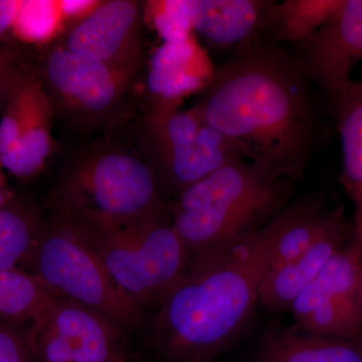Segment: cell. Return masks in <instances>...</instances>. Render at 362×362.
I'll use <instances>...</instances> for the list:
<instances>
[{
  "instance_id": "1",
  "label": "cell",
  "mask_w": 362,
  "mask_h": 362,
  "mask_svg": "<svg viewBox=\"0 0 362 362\" xmlns=\"http://www.w3.org/2000/svg\"><path fill=\"white\" fill-rule=\"evenodd\" d=\"M312 85L293 51L257 33L233 47L192 109L247 160L295 183L318 138Z\"/></svg>"
},
{
  "instance_id": "2",
  "label": "cell",
  "mask_w": 362,
  "mask_h": 362,
  "mask_svg": "<svg viewBox=\"0 0 362 362\" xmlns=\"http://www.w3.org/2000/svg\"><path fill=\"white\" fill-rule=\"evenodd\" d=\"M295 202L220 258L188 262L162 298L149 333L159 362H214L242 334L259 301L279 237Z\"/></svg>"
},
{
  "instance_id": "3",
  "label": "cell",
  "mask_w": 362,
  "mask_h": 362,
  "mask_svg": "<svg viewBox=\"0 0 362 362\" xmlns=\"http://www.w3.org/2000/svg\"><path fill=\"white\" fill-rule=\"evenodd\" d=\"M293 187L239 157L181 192L170 218L187 263L220 258L268 225L289 206Z\"/></svg>"
},
{
  "instance_id": "4",
  "label": "cell",
  "mask_w": 362,
  "mask_h": 362,
  "mask_svg": "<svg viewBox=\"0 0 362 362\" xmlns=\"http://www.w3.org/2000/svg\"><path fill=\"white\" fill-rule=\"evenodd\" d=\"M66 216L143 310L156 309L187 268V250L164 211L123 221Z\"/></svg>"
},
{
  "instance_id": "5",
  "label": "cell",
  "mask_w": 362,
  "mask_h": 362,
  "mask_svg": "<svg viewBox=\"0 0 362 362\" xmlns=\"http://www.w3.org/2000/svg\"><path fill=\"white\" fill-rule=\"evenodd\" d=\"M156 175L139 150L97 145L66 166L52 197L54 211L123 221L164 211Z\"/></svg>"
},
{
  "instance_id": "6",
  "label": "cell",
  "mask_w": 362,
  "mask_h": 362,
  "mask_svg": "<svg viewBox=\"0 0 362 362\" xmlns=\"http://www.w3.org/2000/svg\"><path fill=\"white\" fill-rule=\"evenodd\" d=\"M23 270L58 296L86 305L126 334L141 327L144 314L117 284L70 216L54 211Z\"/></svg>"
},
{
  "instance_id": "7",
  "label": "cell",
  "mask_w": 362,
  "mask_h": 362,
  "mask_svg": "<svg viewBox=\"0 0 362 362\" xmlns=\"http://www.w3.org/2000/svg\"><path fill=\"white\" fill-rule=\"evenodd\" d=\"M139 145L160 192L175 195L228 161L244 157L233 143L206 125L192 108H149L143 119Z\"/></svg>"
},
{
  "instance_id": "8",
  "label": "cell",
  "mask_w": 362,
  "mask_h": 362,
  "mask_svg": "<svg viewBox=\"0 0 362 362\" xmlns=\"http://www.w3.org/2000/svg\"><path fill=\"white\" fill-rule=\"evenodd\" d=\"M39 75L54 115L83 128L120 120L135 80L58 44L45 49Z\"/></svg>"
},
{
  "instance_id": "9",
  "label": "cell",
  "mask_w": 362,
  "mask_h": 362,
  "mask_svg": "<svg viewBox=\"0 0 362 362\" xmlns=\"http://www.w3.org/2000/svg\"><path fill=\"white\" fill-rule=\"evenodd\" d=\"M125 335L99 312L56 295L23 338L33 362H132Z\"/></svg>"
},
{
  "instance_id": "10",
  "label": "cell",
  "mask_w": 362,
  "mask_h": 362,
  "mask_svg": "<svg viewBox=\"0 0 362 362\" xmlns=\"http://www.w3.org/2000/svg\"><path fill=\"white\" fill-rule=\"evenodd\" d=\"M141 16L139 2H98L69 25L58 45L135 78L143 61Z\"/></svg>"
},
{
  "instance_id": "11",
  "label": "cell",
  "mask_w": 362,
  "mask_h": 362,
  "mask_svg": "<svg viewBox=\"0 0 362 362\" xmlns=\"http://www.w3.org/2000/svg\"><path fill=\"white\" fill-rule=\"evenodd\" d=\"M312 84L329 101L351 82L362 59V0H342L329 20L293 51Z\"/></svg>"
},
{
  "instance_id": "12",
  "label": "cell",
  "mask_w": 362,
  "mask_h": 362,
  "mask_svg": "<svg viewBox=\"0 0 362 362\" xmlns=\"http://www.w3.org/2000/svg\"><path fill=\"white\" fill-rule=\"evenodd\" d=\"M349 230L344 211L338 207L325 232L308 251L289 263L268 269L259 285V301L272 311L291 309L328 261L346 246Z\"/></svg>"
},
{
  "instance_id": "13",
  "label": "cell",
  "mask_w": 362,
  "mask_h": 362,
  "mask_svg": "<svg viewBox=\"0 0 362 362\" xmlns=\"http://www.w3.org/2000/svg\"><path fill=\"white\" fill-rule=\"evenodd\" d=\"M273 1L189 0L192 30L216 47H237L265 30Z\"/></svg>"
},
{
  "instance_id": "14",
  "label": "cell",
  "mask_w": 362,
  "mask_h": 362,
  "mask_svg": "<svg viewBox=\"0 0 362 362\" xmlns=\"http://www.w3.org/2000/svg\"><path fill=\"white\" fill-rule=\"evenodd\" d=\"M254 362H362V342L272 329L259 339Z\"/></svg>"
},
{
  "instance_id": "15",
  "label": "cell",
  "mask_w": 362,
  "mask_h": 362,
  "mask_svg": "<svg viewBox=\"0 0 362 362\" xmlns=\"http://www.w3.org/2000/svg\"><path fill=\"white\" fill-rule=\"evenodd\" d=\"M342 148L340 180L356 213H362V78L330 100Z\"/></svg>"
},
{
  "instance_id": "16",
  "label": "cell",
  "mask_w": 362,
  "mask_h": 362,
  "mask_svg": "<svg viewBox=\"0 0 362 362\" xmlns=\"http://www.w3.org/2000/svg\"><path fill=\"white\" fill-rule=\"evenodd\" d=\"M194 56L190 39L165 42L152 54L146 80L150 107H177L183 95L201 85V78L190 70Z\"/></svg>"
},
{
  "instance_id": "17",
  "label": "cell",
  "mask_w": 362,
  "mask_h": 362,
  "mask_svg": "<svg viewBox=\"0 0 362 362\" xmlns=\"http://www.w3.org/2000/svg\"><path fill=\"white\" fill-rule=\"evenodd\" d=\"M54 116L42 83L21 137L13 149L0 158L4 170L21 178L30 177L42 170L54 148L52 135Z\"/></svg>"
},
{
  "instance_id": "18",
  "label": "cell",
  "mask_w": 362,
  "mask_h": 362,
  "mask_svg": "<svg viewBox=\"0 0 362 362\" xmlns=\"http://www.w3.org/2000/svg\"><path fill=\"white\" fill-rule=\"evenodd\" d=\"M342 0H285L273 2L265 30L272 42L297 45L310 37L341 6Z\"/></svg>"
},
{
  "instance_id": "19",
  "label": "cell",
  "mask_w": 362,
  "mask_h": 362,
  "mask_svg": "<svg viewBox=\"0 0 362 362\" xmlns=\"http://www.w3.org/2000/svg\"><path fill=\"white\" fill-rule=\"evenodd\" d=\"M361 270V247L354 240L328 261L315 280L295 300L291 307L294 319L322 297L342 296L357 300Z\"/></svg>"
},
{
  "instance_id": "20",
  "label": "cell",
  "mask_w": 362,
  "mask_h": 362,
  "mask_svg": "<svg viewBox=\"0 0 362 362\" xmlns=\"http://www.w3.org/2000/svg\"><path fill=\"white\" fill-rule=\"evenodd\" d=\"M44 218L25 202L0 207V271L23 270L39 240Z\"/></svg>"
},
{
  "instance_id": "21",
  "label": "cell",
  "mask_w": 362,
  "mask_h": 362,
  "mask_svg": "<svg viewBox=\"0 0 362 362\" xmlns=\"http://www.w3.org/2000/svg\"><path fill=\"white\" fill-rule=\"evenodd\" d=\"M294 321L302 332L361 342L362 309L354 298H320Z\"/></svg>"
},
{
  "instance_id": "22",
  "label": "cell",
  "mask_w": 362,
  "mask_h": 362,
  "mask_svg": "<svg viewBox=\"0 0 362 362\" xmlns=\"http://www.w3.org/2000/svg\"><path fill=\"white\" fill-rule=\"evenodd\" d=\"M54 296L28 272L0 271V324L32 323Z\"/></svg>"
},
{
  "instance_id": "23",
  "label": "cell",
  "mask_w": 362,
  "mask_h": 362,
  "mask_svg": "<svg viewBox=\"0 0 362 362\" xmlns=\"http://www.w3.org/2000/svg\"><path fill=\"white\" fill-rule=\"evenodd\" d=\"M40 84L39 74L30 71L9 97L0 120V158L13 149L21 137Z\"/></svg>"
},
{
  "instance_id": "24",
  "label": "cell",
  "mask_w": 362,
  "mask_h": 362,
  "mask_svg": "<svg viewBox=\"0 0 362 362\" xmlns=\"http://www.w3.org/2000/svg\"><path fill=\"white\" fill-rule=\"evenodd\" d=\"M150 20L166 42L190 39L189 1H149L145 4Z\"/></svg>"
},
{
  "instance_id": "25",
  "label": "cell",
  "mask_w": 362,
  "mask_h": 362,
  "mask_svg": "<svg viewBox=\"0 0 362 362\" xmlns=\"http://www.w3.org/2000/svg\"><path fill=\"white\" fill-rule=\"evenodd\" d=\"M30 71L23 70L13 52L0 49V107L6 105L21 81Z\"/></svg>"
},
{
  "instance_id": "26",
  "label": "cell",
  "mask_w": 362,
  "mask_h": 362,
  "mask_svg": "<svg viewBox=\"0 0 362 362\" xmlns=\"http://www.w3.org/2000/svg\"><path fill=\"white\" fill-rule=\"evenodd\" d=\"M0 362H33L23 333L8 324H0Z\"/></svg>"
},
{
  "instance_id": "27",
  "label": "cell",
  "mask_w": 362,
  "mask_h": 362,
  "mask_svg": "<svg viewBox=\"0 0 362 362\" xmlns=\"http://www.w3.org/2000/svg\"><path fill=\"white\" fill-rule=\"evenodd\" d=\"M26 1L0 0V39H21V21Z\"/></svg>"
},
{
  "instance_id": "28",
  "label": "cell",
  "mask_w": 362,
  "mask_h": 362,
  "mask_svg": "<svg viewBox=\"0 0 362 362\" xmlns=\"http://www.w3.org/2000/svg\"><path fill=\"white\" fill-rule=\"evenodd\" d=\"M13 199V192L9 190L7 185L6 175H4V169L0 164V207L6 204Z\"/></svg>"
},
{
  "instance_id": "29",
  "label": "cell",
  "mask_w": 362,
  "mask_h": 362,
  "mask_svg": "<svg viewBox=\"0 0 362 362\" xmlns=\"http://www.w3.org/2000/svg\"><path fill=\"white\" fill-rule=\"evenodd\" d=\"M354 233V240L362 246V213H356Z\"/></svg>"
},
{
  "instance_id": "30",
  "label": "cell",
  "mask_w": 362,
  "mask_h": 362,
  "mask_svg": "<svg viewBox=\"0 0 362 362\" xmlns=\"http://www.w3.org/2000/svg\"><path fill=\"white\" fill-rule=\"evenodd\" d=\"M359 245V244H358ZM361 246V245H359ZM361 247V281H359L358 291H357V301H358L359 306L362 309V246Z\"/></svg>"
}]
</instances>
